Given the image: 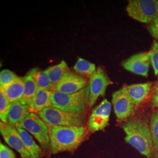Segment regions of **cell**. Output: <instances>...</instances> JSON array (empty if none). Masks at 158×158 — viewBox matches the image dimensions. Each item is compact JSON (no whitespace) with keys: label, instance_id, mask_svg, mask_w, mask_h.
Listing matches in <instances>:
<instances>
[{"label":"cell","instance_id":"6da1fadb","mask_svg":"<svg viewBox=\"0 0 158 158\" xmlns=\"http://www.w3.org/2000/svg\"><path fill=\"white\" fill-rule=\"evenodd\" d=\"M125 141L147 158H158L150 127L141 119L132 117L123 125Z\"/></svg>","mask_w":158,"mask_h":158},{"label":"cell","instance_id":"7a4b0ae2","mask_svg":"<svg viewBox=\"0 0 158 158\" xmlns=\"http://www.w3.org/2000/svg\"><path fill=\"white\" fill-rule=\"evenodd\" d=\"M48 126L52 154L73 152L85 141L87 135L85 126Z\"/></svg>","mask_w":158,"mask_h":158},{"label":"cell","instance_id":"3957f363","mask_svg":"<svg viewBox=\"0 0 158 158\" xmlns=\"http://www.w3.org/2000/svg\"><path fill=\"white\" fill-rule=\"evenodd\" d=\"M52 104L53 107L66 112L85 114L89 107V87L70 94L53 91Z\"/></svg>","mask_w":158,"mask_h":158},{"label":"cell","instance_id":"277c9868","mask_svg":"<svg viewBox=\"0 0 158 158\" xmlns=\"http://www.w3.org/2000/svg\"><path fill=\"white\" fill-rule=\"evenodd\" d=\"M17 126L20 127L33 135L39 142L44 155L49 158L52 151L49 128L36 113L31 112Z\"/></svg>","mask_w":158,"mask_h":158},{"label":"cell","instance_id":"5b68a950","mask_svg":"<svg viewBox=\"0 0 158 158\" xmlns=\"http://www.w3.org/2000/svg\"><path fill=\"white\" fill-rule=\"evenodd\" d=\"M46 124L52 126H84V114L68 113L53 106L36 113Z\"/></svg>","mask_w":158,"mask_h":158},{"label":"cell","instance_id":"8992f818","mask_svg":"<svg viewBox=\"0 0 158 158\" xmlns=\"http://www.w3.org/2000/svg\"><path fill=\"white\" fill-rule=\"evenodd\" d=\"M128 15L145 23H151L158 17V1L131 0L127 6Z\"/></svg>","mask_w":158,"mask_h":158},{"label":"cell","instance_id":"52a82bcc","mask_svg":"<svg viewBox=\"0 0 158 158\" xmlns=\"http://www.w3.org/2000/svg\"><path fill=\"white\" fill-rule=\"evenodd\" d=\"M112 106L104 99L93 110L89 119L87 128L91 132L104 129L108 125Z\"/></svg>","mask_w":158,"mask_h":158},{"label":"cell","instance_id":"ba28073f","mask_svg":"<svg viewBox=\"0 0 158 158\" xmlns=\"http://www.w3.org/2000/svg\"><path fill=\"white\" fill-rule=\"evenodd\" d=\"M112 103L114 113L120 121L130 118L135 111L136 107L123 87L113 93Z\"/></svg>","mask_w":158,"mask_h":158},{"label":"cell","instance_id":"9c48e42d","mask_svg":"<svg viewBox=\"0 0 158 158\" xmlns=\"http://www.w3.org/2000/svg\"><path fill=\"white\" fill-rule=\"evenodd\" d=\"M0 131L6 143L19 153L21 158H31L15 125L1 122Z\"/></svg>","mask_w":158,"mask_h":158},{"label":"cell","instance_id":"30bf717a","mask_svg":"<svg viewBox=\"0 0 158 158\" xmlns=\"http://www.w3.org/2000/svg\"><path fill=\"white\" fill-rule=\"evenodd\" d=\"M111 83V80L104 70L98 68L96 73L90 79L89 107L94 106L100 96H105L107 88Z\"/></svg>","mask_w":158,"mask_h":158},{"label":"cell","instance_id":"8fae6325","mask_svg":"<svg viewBox=\"0 0 158 158\" xmlns=\"http://www.w3.org/2000/svg\"><path fill=\"white\" fill-rule=\"evenodd\" d=\"M151 64L148 52H141L124 60L122 63V66L130 72L147 77Z\"/></svg>","mask_w":158,"mask_h":158},{"label":"cell","instance_id":"7c38bea8","mask_svg":"<svg viewBox=\"0 0 158 158\" xmlns=\"http://www.w3.org/2000/svg\"><path fill=\"white\" fill-rule=\"evenodd\" d=\"M87 86V80L78 74L69 71L62 79L55 85L53 91L64 94H73L81 90Z\"/></svg>","mask_w":158,"mask_h":158},{"label":"cell","instance_id":"4fadbf2b","mask_svg":"<svg viewBox=\"0 0 158 158\" xmlns=\"http://www.w3.org/2000/svg\"><path fill=\"white\" fill-rule=\"evenodd\" d=\"M152 85V83L147 82L128 85H125L123 88L136 107H138L145 101L151 91Z\"/></svg>","mask_w":158,"mask_h":158},{"label":"cell","instance_id":"5bb4252c","mask_svg":"<svg viewBox=\"0 0 158 158\" xmlns=\"http://www.w3.org/2000/svg\"><path fill=\"white\" fill-rule=\"evenodd\" d=\"M52 91L38 89L35 95L28 106L31 111L38 113L42 111L45 108L52 106Z\"/></svg>","mask_w":158,"mask_h":158},{"label":"cell","instance_id":"9a60e30c","mask_svg":"<svg viewBox=\"0 0 158 158\" xmlns=\"http://www.w3.org/2000/svg\"><path fill=\"white\" fill-rule=\"evenodd\" d=\"M31 112L28 105L23 104L19 101L13 102L8 115L7 123L17 126Z\"/></svg>","mask_w":158,"mask_h":158},{"label":"cell","instance_id":"2e32d148","mask_svg":"<svg viewBox=\"0 0 158 158\" xmlns=\"http://www.w3.org/2000/svg\"><path fill=\"white\" fill-rule=\"evenodd\" d=\"M17 130L23 138L24 145L30 154L31 158H40L44 155L42 148L35 142L32 136L30 135L28 132L19 126H16Z\"/></svg>","mask_w":158,"mask_h":158},{"label":"cell","instance_id":"e0dca14e","mask_svg":"<svg viewBox=\"0 0 158 158\" xmlns=\"http://www.w3.org/2000/svg\"><path fill=\"white\" fill-rule=\"evenodd\" d=\"M2 89L11 103L19 101L23 97L24 91V82L23 78L18 77L11 85Z\"/></svg>","mask_w":158,"mask_h":158},{"label":"cell","instance_id":"ac0fdd59","mask_svg":"<svg viewBox=\"0 0 158 158\" xmlns=\"http://www.w3.org/2000/svg\"><path fill=\"white\" fill-rule=\"evenodd\" d=\"M27 74L31 76L35 80L38 89L48 90H54L55 85L51 83L46 70H41L38 68L30 70Z\"/></svg>","mask_w":158,"mask_h":158},{"label":"cell","instance_id":"d6986e66","mask_svg":"<svg viewBox=\"0 0 158 158\" xmlns=\"http://www.w3.org/2000/svg\"><path fill=\"white\" fill-rule=\"evenodd\" d=\"M46 70L51 83L55 85H57L62 79L64 76L70 71L68 64L64 60L61 61L56 65L48 68Z\"/></svg>","mask_w":158,"mask_h":158},{"label":"cell","instance_id":"ffe728a7","mask_svg":"<svg viewBox=\"0 0 158 158\" xmlns=\"http://www.w3.org/2000/svg\"><path fill=\"white\" fill-rule=\"evenodd\" d=\"M23 79L24 82V91L19 102L23 104L28 105L37 92L38 87L35 80L28 74L24 76Z\"/></svg>","mask_w":158,"mask_h":158},{"label":"cell","instance_id":"44dd1931","mask_svg":"<svg viewBox=\"0 0 158 158\" xmlns=\"http://www.w3.org/2000/svg\"><path fill=\"white\" fill-rule=\"evenodd\" d=\"M73 69L77 73L90 79L94 75L97 70L94 64L81 57H79Z\"/></svg>","mask_w":158,"mask_h":158},{"label":"cell","instance_id":"7402d4cb","mask_svg":"<svg viewBox=\"0 0 158 158\" xmlns=\"http://www.w3.org/2000/svg\"><path fill=\"white\" fill-rule=\"evenodd\" d=\"M11 103L6 98L2 88L0 87V118L1 122L7 123L8 115L10 112Z\"/></svg>","mask_w":158,"mask_h":158},{"label":"cell","instance_id":"603a6c76","mask_svg":"<svg viewBox=\"0 0 158 158\" xmlns=\"http://www.w3.org/2000/svg\"><path fill=\"white\" fill-rule=\"evenodd\" d=\"M149 127L153 143L158 153V110L152 114L150 119Z\"/></svg>","mask_w":158,"mask_h":158},{"label":"cell","instance_id":"cb8c5ba5","mask_svg":"<svg viewBox=\"0 0 158 158\" xmlns=\"http://www.w3.org/2000/svg\"><path fill=\"white\" fill-rule=\"evenodd\" d=\"M18 77L17 75L11 70L8 69L2 70L0 73V87L5 89Z\"/></svg>","mask_w":158,"mask_h":158},{"label":"cell","instance_id":"d4e9b609","mask_svg":"<svg viewBox=\"0 0 158 158\" xmlns=\"http://www.w3.org/2000/svg\"><path fill=\"white\" fill-rule=\"evenodd\" d=\"M155 76H158V41L154 40L152 48L148 52Z\"/></svg>","mask_w":158,"mask_h":158},{"label":"cell","instance_id":"484cf974","mask_svg":"<svg viewBox=\"0 0 158 158\" xmlns=\"http://www.w3.org/2000/svg\"><path fill=\"white\" fill-rule=\"evenodd\" d=\"M0 158H15L14 153L6 145L0 144Z\"/></svg>","mask_w":158,"mask_h":158},{"label":"cell","instance_id":"4316f807","mask_svg":"<svg viewBox=\"0 0 158 158\" xmlns=\"http://www.w3.org/2000/svg\"><path fill=\"white\" fill-rule=\"evenodd\" d=\"M151 104L153 107L158 108V80L153 87L151 94Z\"/></svg>","mask_w":158,"mask_h":158},{"label":"cell","instance_id":"83f0119b","mask_svg":"<svg viewBox=\"0 0 158 158\" xmlns=\"http://www.w3.org/2000/svg\"><path fill=\"white\" fill-rule=\"evenodd\" d=\"M148 29L153 37L158 40V17L153 23L149 24Z\"/></svg>","mask_w":158,"mask_h":158}]
</instances>
